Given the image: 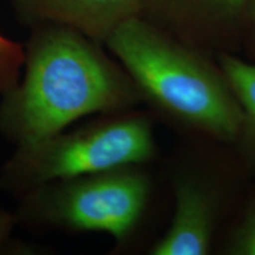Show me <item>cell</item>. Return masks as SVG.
<instances>
[{
    "label": "cell",
    "mask_w": 255,
    "mask_h": 255,
    "mask_svg": "<svg viewBox=\"0 0 255 255\" xmlns=\"http://www.w3.org/2000/svg\"><path fill=\"white\" fill-rule=\"evenodd\" d=\"M18 18L32 27L60 25L104 44L124 21L142 17L144 0H11Z\"/></svg>",
    "instance_id": "cell-7"
},
{
    "label": "cell",
    "mask_w": 255,
    "mask_h": 255,
    "mask_svg": "<svg viewBox=\"0 0 255 255\" xmlns=\"http://www.w3.org/2000/svg\"><path fill=\"white\" fill-rule=\"evenodd\" d=\"M24 65V78L0 104V132L18 146L57 135L83 116L123 113L142 101L102 43L70 27L34 26Z\"/></svg>",
    "instance_id": "cell-1"
},
{
    "label": "cell",
    "mask_w": 255,
    "mask_h": 255,
    "mask_svg": "<svg viewBox=\"0 0 255 255\" xmlns=\"http://www.w3.org/2000/svg\"><path fill=\"white\" fill-rule=\"evenodd\" d=\"M170 226L151 248L154 255H206L212 250L221 208L220 191L206 176L178 174Z\"/></svg>",
    "instance_id": "cell-6"
},
{
    "label": "cell",
    "mask_w": 255,
    "mask_h": 255,
    "mask_svg": "<svg viewBox=\"0 0 255 255\" xmlns=\"http://www.w3.org/2000/svg\"><path fill=\"white\" fill-rule=\"evenodd\" d=\"M141 100L177 126L234 143L242 110L219 63L142 17L124 21L105 40Z\"/></svg>",
    "instance_id": "cell-2"
},
{
    "label": "cell",
    "mask_w": 255,
    "mask_h": 255,
    "mask_svg": "<svg viewBox=\"0 0 255 255\" xmlns=\"http://www.w3.org/2000/svg\"><path fill=\"white\" fill-rule=\"evenodd\" d=\"M250 0H144L142 18L197 49L233 52L245 45Z\"/></svg>",
    "instance_id": "cell-5"
},
{
    "label": "cell",
    "mask_w": 255,
    "mask_h": 255,
    "mask_svg": "<svg viewBox=\"0 0 255 255\" xmlns=\"http://www.w3.org/2000/svg\"><path fill=\"white\" fill-rule=\"evenodd\" d=\"M226 253L255 255V199L233 229L226 244Z\"/></svg>",
    "instance_id": "cell-10"
},
{
    "label": "cell",
    "mask_w": 255,
    "mask_h": 255,
    "mask_svg": "<svg viewBox=\"0 0 255 255\" xmlns=\"http://www.w3.org/2000/svg\"><path fill=\"white\" fill-rule=\"evenodd\" d=\"M150 180L128 165L57 181L24 195V219L72 232L107 233L122 244L144 215Z\"/></svg>",
    "instance_id": "cell-4"
},
{
    "label": "cell",
    "mask_w": 255,
    "mask_h": 255,
    "mask_svg": "<svg viewBox=\"0 0 255 255\" xmlns=\"http://www.w3.org/2000/svg\"><path fill=\"white\" fill-rule=\"evenodd\" d=\"M24 63V47L0 33V96L18 84Z\"/></svg>",
    "instance_id": "cell-9"
},
{
    "label": "cell",
    "mask_w": 255,
    "mask_h": 255,
    "mask_svg": "<svg viewBox=\"0 0 255 255\" xmlns=\"http://www.w3.org/2000/svg\"><path fill=\"white\" fill-rule=\"evenodd\" d=\"M155 152L150 120L123 111L68 133L17 146L0 171V187L24 196L57 181L141 165Z\"/></svg>",
    "instance_id": "cell-3"
},
{
    "label": "cell",
    "mask_w": 255,
    "mask_h": 255,
    "mask_svg": "<svg viewBox=\"0 0 255 255\" xmlns=\"http://www.w3.org/2000/svg\"><path fill=\"white\" fill-rule=\"evenodd\" d=\"M245 47H247L251 55L255 58V0H250V6H248L247 32Z\"/></svg>",
    "instance_id": "cell-11"
},
{
    "label": "cell",
    "mask_w": 255,
    "mask_h": 255,
    "mask_svg": "<svg viewBox=\"0 0 255 255\" xmlns=\"http://www.w3.org/2000/svg\"><path fill=\"white\" fill-rule=\"evenodd\" d=\"M218 56L220 68L242 110L241 128L234 144L244 163L255 171V64L233 52H220Z\"/></svg>",
    "instance_id": "cell-8"
}]
</instances>
